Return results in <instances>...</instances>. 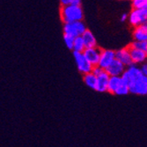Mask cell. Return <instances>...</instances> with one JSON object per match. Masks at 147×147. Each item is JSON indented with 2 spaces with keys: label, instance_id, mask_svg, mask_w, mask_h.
I'll list each match as a JSON object with an SVG mask.
<instances>
[{
  "label": "cell",
  "instance_id": "obj_21",
  "mask_svg": "<svg viewBox=\"0 0 147 147\" xmlns=\"http://www.w3.org/2000/svg\"><path fill=\"white\" fill-rule=\"evenodd\" d=\"M147 0H131L132 8H146Z\"/></svg>",
  "mask_w": 147,
  "mask_h": 147
},
{
  "label": "cell",
  "instance_id": "obj_17",
  "mask_svg": "<svg viewBox=\"0 0 147 147\" xmlns=\"http://www.w3.org/2000/svg\"><path fill=\"white\" fill-rule=\"evenodd\" d=\"M86 49L85 42L81 36H78L75 38L74 44H73V52H83Z\"/></svg>",
  "mask_w": 147,
  "mask_h": 147
},
{
  "label": "cell",
  "instance_id": "obj_3",
  "mask_svg": "<svg viewBox=\"0 0 147 147\" xmlns=\"http://www.w3.org/2000/svg\"><path fill=\"white\" fill-rule=\"evenodd\" d=\"M129 24L136 28L147 22V8H133L129 13Z\"/></svg>",
  "mask_w": 147,
  "mask_h": 147
},
{
  "label": "cell",
  "instance_id": "obj_28",
  "mask_svg": "<svg viewBox=\"0 0 147 147\" xmlns=\"http://www.w3.org/2000/svg\"><path fill=\"white\" fill-rule=\"evenodd\" d=\"M118 1H123V0H118Z\"/></svg>",
  "mask_w": 147,
  "mask_h": 147
},
{
  "label": "cell",
  "instance_id": "obj_6",
  "mask_svg": "<svg viewBox=\"0 0 147 147\" xmlns=\"http://www.w3.org/2000/svg\"><path fill=\"white\" fill-rule=\"evenodd\" d=\"M115 59V51L112 49H101L99 66L103 70H106L108 66Z\"/></svg>",
  "mask_w": 147,
  "mask_h": 147
},
{
  "label": "cell",
  "instance_id": "obj_2",
  "mask_svg": "<svg viewBox=\"0 0 147 147\" xmlns=\"http://www.w3.org/2000/svg\"><path fill=\"white\" fill-rule=\"evenodd\" d=\"M123 81L129 86L133 84L134 82H136L137 80L143 78L144 76L143 75L141 69H140V65L138 64H131L128 67H126L125 71L123 73V75L121 76Z\"/></svg>",
  "mask_w": 147,
  "mask_h": 147
},
{
  "label": "cell",
  "instance_id": "obj_14",
  "mask_svg": "<svg viewBox=\"0 0 147 147\" xmlns=\"http://www.w3.org/2000/svg\"><path fill=\"white\" fill-rule=\"evenodd\" d=\"M82 39L85 42V46L86 49L87 48H94V47H98L97 46V41L96 38L94 36V34H92V32H91L90 30L86 29V31L82 34Z\"/></svg>",
  "mask_w": 147,
  "mask_h": 147
},
{
  "label": "cell",
  "instance_id": "obj_5",
  "mask_svg": "<svg viewBox=\"0 0 147 147\" xmlns=\"http://www.w3.org/2000/svg\"><path fill=\"white\" fill-rule=\"evenodd\" d=\"M73 57L77 64V68L80 73L84 75L92 71L93 66L88 62L83 52H73Z\"/></svg>",
  "mask_w": 147,
  "mask_h": 147
},
{
  "label": "cell",
  "instance_id": "obj_26",
  "mask_svg": "<svg viewBox=\"0 0 147 147\" xmlns=\"http://www.w3.org/2000/svg\"><path fill=\"white\" fill-rule=\"evenodd\" d=\"M82 0H72L71 5H81Z\"/></svg>",
  "mask_w": 147,
  "mask_h": 147
},
{
  "label": "cell",
  "instance_id": "obj_18",
  "mask_svg": "<svg viewBox=\"0 0 147 147\" xmlns=\"http://www.w3.org/2000/svg\"><path fill=\"white\" fill-rule=\"evenodd\" d=\"M128 93H129V87L123 80V82L121 83V85H120V86L116 90L115 94L119 95V96H123V95H127Z\"/></svg>",
  "mask_w": 147,
  "mask_h": 147
},
{
  "label": "cell",
  "instance_id": "obj_7",
  "mask_svg": "<svg viewBox=\"0 0 147 147\" xmlns=\"http://www.w3.org/2000/svg\"><path fill=\"white\" fill-rule=\"evenodd\" d=\"M84 55L88 60V62L92 65V66H96L99 64L100 62V53L101 49H99L98 47L94 48H87L84 51Z\"/></svg>",
  "mask_w": 147,
  "mask_h": 147
},
{
  "label": "cell",
  "instance_id": "obj_30",
  "mask_svg": "<svg viewBox=\"0 0 147 147\" xmlns=\"http://www.w3.org/2000/svg\"><path fill=\"white\" fill-rule=\"evenodd\" d=\"M146 23H147V22H146Z\"/></svg>",
  "mask_w": 147,
  "mask_h": 147
},
{
  "label": "cell",
  "instance_id": "obj_23",
  "mask_svg": "<svg viewBox=\"0 0 147 147\" xmlns=\"http://www.w3.org/2000/svg\"><path fill=\"white\" fill-rule=\"evenodd\" d=\"M102 71H103V69H102V68H100L99 65H96V66H93L92 71V72H93V73H94V74L97 76V75H99Z\"/></svg>",
  "mask_w": 147,
  "mask_h": 147
},
{
  "label": "cell",
  "instance_id": "obj_20",
  "mask_svg": "<svg viewBox=\"0 0 147 147\" xmlns=\"http://www.w3.org/2000/svg\"><path fill=\"white\" fill-rule=\"evenodd\" d=\"M63 41H64V43H65L66 47H67L69 49L72 50L73 44H74V41H75V37L63 34Z\"/></svg>",
  "mask_w": 147,
  "mask_h": 147
},
{
  "label": "cell",
  "instance_id": "obj_16",
  "mask_svg": "<svg viewBox=\"0 0 147 147\" xmlns=\"http://www.w3.org/2000/svg\"><path fill=\"white\" fill-rule=\"evenodd\" d=\"M83 81L84 83L91 89L96 91L97 86V76L93 72H89L83 75Z\"/></svg>",
  "mask_w": 147,
  "mask_h": 147
},
{
  "label": "cell",
  "instance_id": "obj_10",
  "mask_svg": "<svg viewBox=\"0 0 147 147\" xmlns=\"http://www.w3.org/2000/svg\"><path fill=\"white\" fill-rule=\"evenodd\" d=\"M115 59L123 63L126 67L133 64L129 47H124L115 51Z\"/></svg>",
  "mask_w": 147,
  "mask_h": 147
},
{
  "label": "cell",
  "instance_id": "obj_9",
  "mask_svg": "<svg viewBox=\"0 0 147 147\" xmlns=\"http://www.w3.org/2000/svg\"><path fill=\"white\" fill-rule=\"evenodd\" d=\"M130 52V57L132 59V62L134 64L141 65L142 63H145L147 61V52L135 49V48H131L128 46Z\"/></svg>",
  "mask_w": 147,
  "mask_h": 147
},
{
  "label": "cell",
  "instance_id": "obj_1",
  "mask_svg": "<svg viewBox=\"0 0 147 147\" xmlns=\"http://www.w3.org/2000/svg\"><path fill=\"white\" fill-rule=\"evenodd\" d=\"M60 16L63 24L74 21H81L84 19V11L81 5H63L60 9Z\"/></svg>",
  "mask_w": 147,
  "mask_h": 147
},
{
  "label": "cell",
  "instance_id": "obj_27",
  "mask_svg": "<svg viewBox=\"0 0 147 147\" xmlns=\"http://www.w3.org/2000/svg\"><path fill=\"white\" fill-rule=\"evenodd\" d=\"M144 82H145V84L147 86V77H144Z\"/></svg>",
  "mask_w": 147,
  "mask_h": 147
},
{
  "label": "cell",
  "instance_id": "obj_11",
  "mask_svg": "<svg viewBox=\"0 0 147 147\" xmlns=\"http://www.w3.org/2000/svg\"><path fill=\"white\" fill-rule=\"evenodd\" d=\"M109 74L105 70H103L99 75H97V86L96 91L99 92H108L109 81Z\"/></svg>",
  "mask_w": 147,
  "mask_h": 147
},
{
  "label": "cell",
  "instance_id": "obj_12",
  "mask_svg": "<svg viewBox=\"0 0 147 147\" xmlns=\"http://www.w3.org/2000/svg\"><path fill=\"white\" fill-rule=\"evenodd\" d=\"M129 92L137 95H146L147 94V86L144 82V77L137 80L136 82L129 86Z\"/></svg>",
  "mask_w": 147,
  "mask_h": 147
},
{
  "label": "cell",
  "instance_id": "obj_22",
  "mask_svg": "<svg viewBox=\"0 0 147 147\" xmlns=\"http://www.w3.org/2000/svg\"><path fill=\"white\" fill-rule=\"evenodd\" d=\"M140 69L144 77H147V61L140 65Z\"/></svg>",
  "mask_w": 147,
  "mask_h": 147
},
{
  "label": "cell",
  "instance_id": "obj_19",
  "mask_svg": "<svg viewBox=\"0 0 147 147\" xmlns=\"http://www.w3.org/2000/svg\"><path fill=\"white\" fill-rule=\"evenodd\" d=\"M131 48H135L143 51L147 52V42H141V41H133L131 43H129V45Z\"/></svg>",
  "mask_w": 147,
  "mask_h": 147
},
{
  "label": "cell",
  "instance_id": "obj_13",
  "mask_svg": "<svg viewBox=\"0 0 147 147\" xmlns=\"http://www.w3.org/2000/svg\"><path fill=\"white\" fill-rule=\"evenodd\" d=\"M132 37L135 41L147 42V23L134 28L132 31Z\"/></svg>",
  "mask_w": 147,
  "mask_h": 147
},
{
  "label": "cell",
  "instance_id": "obj_25",
  "mask_svg": "<svg viewBox=\"0 0 147 147\" xmlns=\"http://www.w3.org/2000/svg\"><path fill=\"white\" fill-rule=\"evenodd\" d=\"M71 3H72V0H60V4L62 6L71 5Z\"/></svg>",
  "mask_w": 147,
  "mask_h": 147
},
{
  "label": "cell",
  "instance_id": "obj_8",
  "mask_svg": "<svg viewBox=\"0 0 147 147\" xmlns=\"http://www.w3.org/2000/svg\"><path fill=\"white\" fill-rule=\"evenodd\" d=\"M126 70V66L119 60L115 59L105 71L109 74V76H118L121 77Z\"/></svg>",
  "mask_w": 147,
  "mask_h": 147
},
{
  "label": "cell",
  "instance_id": "obj_29",
  "mask_svg": "<svg viewBox=\"0 0 147 147\" xmlns=\"http://www.w3.org/2000/svg\"><path fill=\"white\" fill-rule=\"evenodd\" d=\"M146 8H147V4H146Z\"/></svg>",
  "mask_w": 147,
  "mask_h": 147
},
{
  "label": "cell",
  "instance_id": "obj_4",
  "mask_svg": "<svg viewBox=\"0 0 147 147\" xmlns=\"http://www.w3.org/2000/svg\"><path fill=\"white\" fill-rule=\"evenodd\" d=\"M86 24L81 21H74V22H69L64 23L63 26V31L64 34H68L73 37H78L82 36V34L86 31Z\"/></svg>",
  "mask_w": 147,
  "mask_h": 147
},
{
  "label": "cell",
  "instance_id": "obj_24",
  "mask_svg": "<svg viewBox=\"0 0 147 147\" xmlns=\"http://www.w3.org/2000/svg\"><path fill=\"white\" fill-rule=\"evenodd\" d=\"M129 20V13L123 12L122 13V15L120 16V21L121 22H126Z\"/></svg>",
  "mask_w": 147,
  "mask_h": 147
},
{
  "label": "cell",
  "instance_id": "obj_15",
  "mask_svg": "<svg viewBox=\"0 0 147 147\" xmlns=\"http://www.w3.org/2000/svg\"><path fill=\"white\" fill-rule=\"evenodd\" d=\"M123 82V78L122 77H118V76H110L109 78V86H108V92L110 93L115 94L116 90Z\"/></svg>",
  "mask_w": 147,
  "mask_h": 147
}]
</instances>
